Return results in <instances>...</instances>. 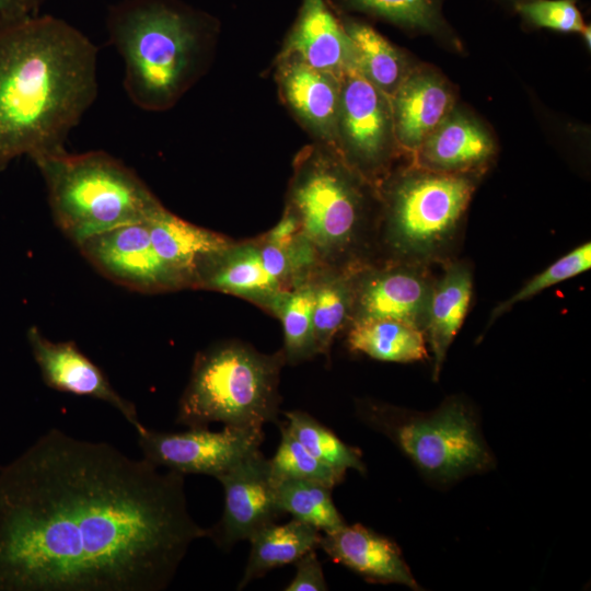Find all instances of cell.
<instances>
[{"label": "cell", "instance_id": "13", "mask_svg": "<svg viewBox=\"0 0 591 591\" xmlns=\"http://www.w3.org/2000/svg\"><path fill=\"white\" fill-rule=\"evenodd\" d=\"M223 487L224 507L220 520L208 529L207 537L223 551L250 540L283 513L276 500V483L269 459L260 449L252 452L216 477Z\"/></svg>", "mask_w": 591, "mask_h": 591}, {"label": "cell", "instance_id": "24", "mask_svg": "<svg viewBox=\"0 0 591 591\" xmlns=\"http://www.w3.org/2000/svg\"><path fill=\"white\" fill-rule=\"evenodd\" d=\"M336 13L352 43L357 70L391 97L413 69L407 57L369 23Z\"/></svg>", "mask_w": 591, "mask_h": 591}, {"label": "cell", "instance_id": "32", "mask_svg": "<svg viewBox=\"0 0 591 591\" xmlns=\"http://www.w3.org/2000/svg\"><path fill=\"white\" fill-rule=\"evenodd\" d=\"M591 267V243L573 248L530 279L519 291L499 303L491 312L489 324L521 301L533 298L545 289L578 276Z\"/></svg>", "mask_w": 591, "mask_h": 591}, {"label": "cell", "instance_id": "36", "mask_svg": "<svg viewBox=\"0 0 591 591\" xmlns=\"http://www.w3.org/2000/svg\"><path fill=\"white\" fill-rule=\"evenodd\" d=\"M502 5H506L507 8H510L511 10H513L514 5L520 3V2H523V1H526V0H494Z\"/></svg>", "mask_w": 591, "mask_h": 591}, {"label": "cell", "instance_id": "18", "mask_svg": "<svg viewBox=\"0 0 591 591\" xmlns=\"http://www.w3.org/2000/svg\"><path fill=\"white\" fill-rule=\"evenodd\" d=\"M193 289L240 297L268 313L279 294L287 290L265 269L256 237L234 241L206 259L195 276Z\"/></svg>", "mask_w": 591, "mask_h": 591}, {"label": "cell", "instance_id": "4", "mask_svg": "<svg viewBox=\"0 0 591 591\" xmlns=\"http://www.w3.org/2000/svg\"><path fill=\"white\" fill-rule=\"evenodd\" d=\"M285 208L321 266L354 269L375 260L378 187L332 148L314 141L296 154Z\"/></svg>", "mask_w": 591, "mask_h": 591}, {"label": "cell", "instance_id": "31", "mask_svg": "<svg viewBox=\"0 0 591 591\" xmlns=\"http://www.w3.org/2000/svg\"><path fill=\"white\" fill-rule=\"evenodd\" d=\"M280 442L275 455L269 459L275 483L282 479H302L325 484L332 488L345 479V473L338 472L313 456L287 429L278 422Z\"/></svg>", "mask_w": 591, "mask_h": 591}, {"label": "cell", "instance_id": "29", "mask_svg": "<svg viewBox=\"0 0 591 591\" xmlns=\"http://www.w3.org/2000/svg\"><path fill=\"white\" fill-rule=\"evenodd\" d=\"M332 489L317 482L282 479L276 483V500L283 514L328 533L346 524L333 502Z\"/></svg>", "mask_w": 591, "mask_h": 591}, {"label": "cell", "instance_id": "37", "mask_svg": "<svg viewBox=\"0 0 591 591\" xmlns=\"http://www.w3.org/2000/svg\"><path fill=\"white\" fill-rule=\"evenodd\" d=\"M590 25H586L582 32L580 33L583 36V39L586 42V45L590 49Z\"/></svg>", "mask_w": 591, "mask_h": 591}, {"label": "cell", "instance_id": "5", "mask_svg": "<svg viewBox=\"0 0 591 591\" xmlns=\"http://www.w3.org/2000/svg\"><path fill=\"white\" fill-rule=\"evenodd\" d=\"M60 231L77 246L114 228L146 222L162 202L121 160L103 150L33 160Z\"/></svg>", "mask_w": 591, "mask_h": 591}, {"label": "cell", "instance_id": "35", "mask_svg": "<svg viewBox=\"0 0 591 591\" xmlns=\"http://www.w3.org/2000/svg\"><path fill=\"white\" fill-rule=\"evenodd\" d=\"M38 10L33 0H0V28L34 16Z\"/></svg>", "mask_w": 591, "mask_h": 591}, {"label": "cell", "instance_id": "28", "mask_svg": "<svg viewBox=\"0 0 591 591\" xmlns=\"http://www.w3.org/2000/svg\"><path fill=\"white\" fill-rule=\"evenodd\" d=\"M312 276L283 290L269 311V314L281 322L283 329L281 349L286 364L289 366L299 364L317 356L313 334Z\"/></svg>", "mask_w": 591, "mask_h": 591}, {"label": "cell", "instance_id": "19", "mask_svg": "<svg viewBox=\"0 0 591 591\" xmlns=\"http://www.w3.org/2000/svg\"><path fill=\"white\" fill-rule=\"evenodd\" d=\"M390 100L397 144L408 150H418L454 104L444 79L428 68H413Z\"/></svg>", "mask_w": 591, "mask_h": 591}, {"label": "cell", "instance_id": "14", "mask_svg": "<svg viewBox=\"0 0 591 591\" xmlns=\"http://www.w3.org/2000/svg\"><path fill=\"white\" fill-rule=\"evenodd\" d=\"M27 341L44 383L56 391L103 401L116 408L127 421L140 431L135 404L123 397L111 384L106 374L90 360L72 340L51 341L32 326Z\"/></svg>", "mask_w": 591, "mask_h": 591}, {"label": "cell", "instance_id": "15", "mask_svg": "<svg viewBox=\"0 0 591 591\" xmlns=\"http://www.w3.org/2000/svg\"><path fill=\"white\" fill-rule=\"evenodd\" d=\"M275 68L286 106L316 142L336 151L341 77L310 67L294 56L278 55Z\"/></svg>", "mask_w": 591, "mask_h": 591}, {"label": "cell", "instance_id": "30", "mask_svg": "<svg viewBox=\"0 0 591 591\" xmlns=\"http://www.w3.org/2000/svg\"><path fill=\"white\" fill-rule=\"evenodd\" d=\"M283 415L287 429L317 460L345 474L350 468L361 474L367 472L360 450L341 441L329 428L310 414L302 410H289Z\"/></svg>", "mask_w": 591, "mask_h": 591}, {"label": "cell", "instance_id": "12", "mask_svg": "<svg viewBox=\"0 0 591 591\" xmlns=\"http://www.w3.org/2000/svg\"><path fill=\"white\" fill-rule=\"evenodd\" d=\"M78 248L100 274L132 291L152 294L183 289L155 252L146 222L93 235Z\"/></svg>", "mask_w": 591, "mask_h": 591}, {"label": "cell", "instance_id": "8", "mask_svg": "<svg viewBox=\"0 0 591 591\" xmlns=\"http://www.w3.org/2000/svg\"><path fill=\"white\" fill-rule=\"evenodd\" d=\"M356 414L389 438L429 483L447 486L495 467L478 418L462 398L450 397L429 413L360 399Z\"/></svg>", "mask_w": 591, "mask_h": 591}, {"label": "cell", "instance_id": "10", "mask_svg": "<svg viewBox=\"0 0 591 591\" xmlns=\"http://www.w3.org/2000/svg\"><path fill=\"white\" fill-rule=\"evenodd\" d=\"M143 459L157 467L179 474H204L215 478L252 452L260 449L263 428L224 426L221 431L189 428L162 432L146 426L137 432Z\"/></svg>", "mask_w": 591, "mask_h": 591}, {"label": "cell", "instance_id": "34", "mask_svg": "<svg viewBox=\"0 0 591 591\" xmlns=\"http://www.w3.org/2000/svg\"><path fill=\"white\" fill-rule=\"evenodd\" d=\"M296 573L286 586V591H326V583L322 565L314 551H310L296 563Z\"/></svg>", "mask_w": 591, "mask_h": 591}, {"label": "cell", "instance_id": "20", "mask_svg": "<svg viewBox=\"0 0 591 591\" xmlns=\"http://www.w3.org/2000/svg\"><path fill=\"white\" fill-rule=\"evenodd\" d=\"M146 223L155 252L183 289H193L202 263L234 242L224 234L182 219L163 205Z\"/></svg>", "mask_w": 591, "mask_h": 591}, {"label": "cell", "instance_id": "33", "mask_svg": "<svg viewBox=\"0 0 591 591\" xmlns=\"http://www.w3.org/2000/svg\"><path fill=\"white\" fill-rule=\"evenodd\" d=\"M578 0H526L514 5L525 26L581 33L586 26Z\"/></svg>", "mask_w": 591, "mask_h": 591}, {"label": "cell", "instance_id": "23", "mask_svg": "<svg viewBox=\"0 0 591 591\" xmlns=\"http://www.w3.org/2000/svg\"><path fill=\"white\" fill-rule=\"evenodd\" d=\"M321 537L318 529L293 518L283 524L275 522L262 528L248 540L251 551L236 589L243 590L277 567L294 564L308 552L318 548Z\"/></svg>", "mask_w": 591, "mask_h": 591}, {"label": "cell", "instance_id": "9", "mask_svg": "<svg viewBox=\"0 0 591 591\" xmlns=\"http://www.w3.org/2000/svg\"><path fill=\"white\" fill-rule=\"evenodd\" d=\"M398 147L390 97L357 69L340 78L336 151L376 187Z\"/></svg>", "mask_w": 591, "mask_h": 591}, {"label": "cell", "instance_id": "21", "mask_svg": "<svg viewBox=\"0 0 591 591\" xmlns=\"http://www.w3.org/2000/svg\"><path fill=\"white\" fill-rule=\"evenodd\" d=\"M419 150L430 170L460 173L486 162L495 151V143L477 119L453 108Z\"/></svg>", "mask_w": 591, "mask_h": 591}, {"label": "cell", "instance_id": "27", "mask_svg": "<svg viewBox=\"0 0 591 591\" xmlns=\"http://www.w3.org/2000/svg\"><path fill=\"white\" fill-rule=\"evenodd\" d=\"M339 13H361L410 33L454 39L442 11L443 0H328Z\"/></svg>", "mask_w": 591, "mask_h": 591}, {"label": "cell", "instance_id": "7", "mask_svg": "<svg viewBox=\"0 0 591 591\" xmlns=\"http://www.w3.org/2000/svg\"><path fill=\"white\" fill-rule=\"evenodd\" d=\"M375 260L421 264L438 257L463 220L474 182L462 173L407 170L378 186Z\"/></svg>", "mask_w": 591, "mask_h": 591}, {"label": "cell", "instance_id": "1", "mask_svg": "<svg viewBox=\"0 0 591 591\" xmlns=\"http://www.w3.org/2000/svg\"><path fill=\"white\" fill-rule=\"evenodd\" d=\"M184 475L59 429L0 467V591H163L207 537Z\"/></svg>", "mask_w": 591, "mask_h": 591}, {"label": "cell", "instance_id": "3", "mask_svg": "<svg viewBox=\"0 0 591 591\" xmlns=\"http://www.w3.org/2000/svg\"><path fill=\"white\" fill-rule=\"evenodd\" d=\"M105 24L124 90L146 112L172 108L205 74L220 30L217 18L182 0H120Z\"/></svg>", "mask_w": 591, "mask_h": 591}, {"label": "cell", "instance_id": "16", "mask_svg": "<svg viewBox=\"0 0 591 591\" xmlns=\"http://www.w3.org/2000/svg\"><path fill=\"white\" fill-rule=\"evenodd\" d=\"M278 55L294 56L339 78L357 69L352 43L328 0H301Z\"/></svg>", "mask_w": 591, "mask_h": 591}, {"label": "cell", "instance_id": "25", "mask_svg": "<svg viewBox=\"0 0 591 591\" xmlns=\"http://www.w3.org/2000/svg\"><path fill=\"white\" fill-rule=\"evenodd\" d=\"M425 332L412 324L391 320H366L351 323L346 329L350 351L389 362H415L427 356Z\"/></svg>", "mask_w": 591, "mask_h": 591}, {"label": "cell", "instance_id": "2", "mask_svg": "<svg viewBox=\"0 0 591 591\" xmlns=\"http://www.w3.org/2000/svg\"><path fill=\"white\" fill-rule=\"evenodd\" d=\"M97 46L53 15L0 28V172L61 152L99 94Z\"/></svg>", "mask_w": 591, "mask_h": 591}, {"label": "cell", "instance_id": "17", "mask_svg": "<svg viewBox=\"0 0 591 591\" xmlns=\"http://www.w3.org/2000/svg\"><path fill=\"white\" fill-rule=\"evenodd\" d=\"M320 547L333 561L366 581L397 583L416 591L422 589L397 544L362 524H345L336 531L322 533Z\"/></svg>", "mask_w": 591, "mask_h": 591}, {"label": "cell", "instance_id": "11", "mask_svg": "<svg viewBox=\"0 0 591 591\" xmlns=\"http://www.w3.org/2000/svg\"><path fill=\"white\" fill-rule=\"evenodd\" d=\"M432 285L419 264L374 260L359 266L352 271L350 324L391 318L425 332Z\"/></svg>", "mask_w": 591, "mask_h": 591}, {"label": "cell", "instance_id": "22", "mask_svg": "<svg viewBox=\"0 0 591 591\" xmlns=\"http://www.w3.org/2000/svg\"><path fill=\"white\" fill-rule=\"evenodd\" d=\"M473 292V276L464 264L449 266L433 281L429 301L426 339L433 355V380H438L447 352L466 316Z\"/></svg>", "mask_w": 591, "mask_h": 591}, {"label": "cell", "instance_id": "26", "mask_svg": "<svg viewBox=\"0 0 591 591\" xmlns=\"http://www.w3.org/2000/svg\"><path fill=\"white\" fill-rule=\"evenodd\" d=\"M354 269L321 267L312 276L314 341L317 355L328 361L335 338L351 322Z\"/></svg>", "mask_w": 591, "mask_h": 591}, {"label": "cell", "instance_id": "38", "mask_svg": "<svg viewBox=\"0 0 591 591\" xmlns=\"http://www.w3.org/2000/svg\"><path fill=\"white\" fill-rule=\"evenodd\" d=\"M47 0H33L35 5L39 9Z\"/></svg>", "mask_w": 591, "mask_h": 591}, {"label": "cell", "instance_id": "6", "mask_svg": "<svg viewBox=\"0 0 591 591\" xmlns=\"http://www.w3.org/2000/svg\"><path fill=\"white\" fill-rule=\"evenodd\" d=\"M282 349L263 354L240 340L216 343L195 356L175 422L188 428L278 425Z\"/></svg>", "mask_w": 591, "mask_h": 591}]
</instances>
